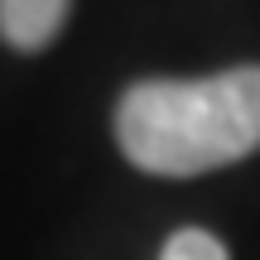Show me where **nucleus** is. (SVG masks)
Wrapping results in <instances>:
<instances>
[{"instance_id":"f03ea898","label":"nucleus","mask_w":260,"mask_h":260,"mask_svg":"<svg viewBox=\"0 0 260 260\" xmlns=\"http://www.w3.org/2000/svg\"><path fill=\"white\" fill-rule=\"evenodd\" d=\"M68 5L73 0H0V39L10 48L34 53V48L58 39V29L68 19Z\"/></svg>"},{"instance_id":"f257e3e1","label":"nucleus","mask_w":260,"mask_h":260,"mask_svg":"<svg viewBox=\"0 0 260 260\" xmlns=\"http://www.w3.org/2000/svg\"><path fill=\"white\" fill-rule=\"evenodd\" d=\"M125 159L159 178H193L260 149V68L217 77H149L116 106Z\"/></svg>"},{"instance_id":"7ed1b4c3","label":"nucleus","mask_w":260,"mask_h":260,"mask_svg":"<svg viewBox=\"0 0 260 260\" xmlns=\"http://www.w3.org/2000/svg\"><path fill=\"white\" fill-rule=\"evenodd\" d=\"M159 260H232V255H226V246L217 241L212 232H203V226H178L164 241Z\"/></svg>"}]
</instances>
